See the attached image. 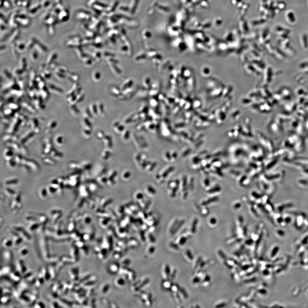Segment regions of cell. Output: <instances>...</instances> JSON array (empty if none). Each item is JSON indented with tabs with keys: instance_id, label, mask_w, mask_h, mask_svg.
<instances>
[{
	"instance_id": "6da1fadb",
	"label": "cell",
	"mask_w": 308,
	"mask_h": 308,
	"mask_svg": "<svg viewBox=\"0 0 308 308\" xmlns=\"http://www.w3.org/2000/svg\"><path fill=\"white\" fill-rule=\"evenodd\" d=\"M47 189L45 187H42L39 190V195L41 199H45L47 196Z\"/></svg>"
},
{
	"instance_id": "7a4b0ae2",
	"label": "cell",
	"mask_w": 308,
	"mask_h": 308,
	"mask_svg": "<svg viewBox=\"0 0 308 308\" xmlns=\"http://www.w3.org/2000/svg\"><path fill=\"white\" fill-rule=\"evenodd\" d=\"M19 181L17 179H9L7 180L5 182V185H16L18 183Z\"/></svg>"
},
{
	"instance_id": "3957f363",
	"label": "cell",
	"mask_w": 308,
	"mask_h": 308,
	"mask_svg": "<svg viewBox=\"0 0 308 308\" xmlns=\"http://www.w3.org/2000/svg\"><path fill=\"white\" fill-rule=\"evenodd\" d=\"M42 160L44 163L47 164L48 165V164L53 165L55 163V162L53 158H50L48 157H44V158L42 159Z\"/></svg>"
},
{
	"instance_id": "277c9868",
	"label": "cell",
	"mask_w": 308,
	"mask_h": 308,
	"mask_svg": "<svg viewBox=\"0 0 308 308\" xmlns=\"http://www.w3.org/2000/svg\"><path fill=\"white\" fill-rule=\"evenodd\" d=\"M4 191H5V194H6L9 197L14 196L15 194H16L14 190H12V189L9 188H5Z\"/></svg>"
},
{
	"instance_id": "5b68a950",
	"label": "cell",
	"mask_w": 308,
	"mask_h": 308,
	"mask_svg": "<svg viewBox=\"0 0 308 308\" xmlns=\"http://www.w3.org/2000/svg\"><path fill=\"white\" fill-rule=\"evenodd\" d=\"M119 266L117 264H112L109 267V270L111 272L115 273L118 271Z\"/></svg>"
},
{
	"instance_id": "8992f818",
	"label": "cell",
	"mask_w": 308,
	"mask_h": 308,
	"mask_svg": "<svg viewBox=\"0 0 308 308\" xmlns=\"http://www.w3.org/2000/svg\"><path fill=\"white\" fill-rule=\"evenodd\" d=\"M56 143H57L56 144L58 146H61L63 143L62 136H57V138H56Z\"/></svg>"
},
{
	"instance_id": "52a82bcc",
	"label": "cell",
	"mask_w": 308,
	"mask_h": 308,
	"mask_svg": "<svg viewBox=\"0 0 308 308\" xmlns=\"http://www.w3.org/2000/svg\"><path fill=\"white\" fill-rule=\"evenodd\" d=\"M3 243V245L6 246V247H10L12 245V241L9 239L5 240Z\"/></svg>"
},
{
	"instance_id": "ba28073f",
	"label": "cell",
	"mask_w": 308,
	"mask_h": 308,
	"mask_svg": "<svg viewBox=\"0 0 308 308\" xmlns=\"http://www.w3.org/2000/svg\"><path fill=\"white\" fill-rule=\"evenodd\" d=\"M116 283L119 286H123L125 284V281L121 278H119L116 280Z\"/></svg>"
},
{
	"instance_id": "9c48e42d",
	"label": "cell",
	"mask_w": 308,
	"mask_h": 308,
	"mask_svg": "<svg viewBox=\"0 0 308 308\" xmlns=\"http://www.w3.org/2000/svg\"><path fill=\"white\" fill-rule=\"evenodd\" d=\"M288 19L291 22H295V18L294 17V15L292 12H290L289 13H288Z\"/></svg>"
},
{
	"instance_id": "30bf717a",
	"label": "cell",
	"mask_w": 308,
	"mask_h": 308,
	"mask_svg": "<svg viewBox=\"0 0 308 308\" xmlns=\"http://www.w3.org/2000/svg\"><path fill=\"white\" fill-rule=\"evenodd\" d=\"M170 268H169V267L168 265H167L166 266H165V269L164 270V273L165 274V276H167V277L168 276H169V275H170V274H169V273H170Z\"/></svg>"
},
{
	"instance_id": "8fae6325",
	"label": "cell",
	"mask_w": 308,
	"mask_h": 308,
	"mask_svg": "<svg viewBox=\"0 0 308 308\" xmlns=\"http://www.w3.org/2000/svg\"><path fill=\"white\" fill-rule=\"evenodd\" d=\"M109 288V285L108 284H106L103 287V288H102V292L103 293H106L108 291Z\"/></svg>"
},
{
	"instance_id": "7c38bea8",
	"label": "cell",
	"mask_w": 308,
	"mask_h": 308,
	"mask_svg": "<svg viewBox=\"0 0 308 308\" xmlns=\"http://www.w3.org/2000/svg\"><path fill=\"white\" fill-rule=\"evenodd\" d=\"M186 241H187V239L185 237H182L179 241V244L181 245H183L185 244Z\"/></svg>"
},
{
	"instance_id": "4fadbf2b",
	"label": "cell",
	"mask_w": 308,
	"mask_h": 308,
	"mask_svg": "<svg viewBox=\"0 0 308 308\" xmlns=\"http://www.w3.org/2000/svg\"><path fill=\"white\" fill-rule=\"evenodd\" d=\"M303 42H304V44H305V45H307V36L306 35H304L303 36Z\"/></svg>"
},
{
	"instance_id": "5bb4252c",
	"label": "cell",
	"mask_w": 308,
	"mask_h": 308,
	"mask_svg": "<svg viewBox=\"0 0 308 308\" xmlns=\"http://www.w3.org/2000/svg\"><path fill=\"white\" fill-rule=\"evenodd\" d=\"M187 256H188V257H189V259H190V260H191V259L192 260V259H193V256H192V255H191V253H190V251H187Z\"/></svg>"
},
{
	"instance_id": "9a60e30c",
	"label": "cell",
	"mask_w": 308,
	"mask_h": 308,
	"mask_svg": "<svg viewBox=\"0 0 308 308\" xmlns=\"http://www.w3.org/2000/svg\"><path fill=\"white\" fill-rule=\"evenodd\" d=\"M197 222L196 221H195V222H194V224H193V226H194L192 227V231H193V232H195V231H196V228Z\"/></svg>"
},
{
	"instance_id": "2e32d148",
	"label": "cell",
	"mask_w": 308,
	"mask_h": 308,
	"mask_svg": "<svg viewBox=\"0 0 308 308\" xmlns=\"http://www.w3.org/2000/svg\"><path fill=\"white\" fill-rule=\"evenodd\" d=\"M27 253H28V251L26 249H22V251H21V253L23 255H25L26 254H27Z\"/></svg>"
},
{
	"instance_id": "e0dca14e",
	"label": "cell",
	"mask_w": 308,
	"mask_h": 308,
	"mask_svg": "<svg viewBox=\"0 0 308 308\" xmlns=\"http://www.w3.org/2000/svg\"><path fill=\"white\" fill-rule=\"evenodd\" d=\"M154 250H155V248L153 246L150 247L148 249V252L149 253H152L153 252Z\"/></svg>"
},
{
	"instance_id": "ac0fdd59",
	"label": "cell",
	"mask_w": 308,
	"mask_h": 308,
	"mask_svg": "<svg viewBox=\"0 0 308 308\" xmlns=\"http://www.w3.org/2000/svg\"><path fill=\"white\" fill-rule=\"evenodd\" d=\"M199 278H196L194 280V282L195 283H197V282H199Z\"/></svg>"
}]
</instances>
